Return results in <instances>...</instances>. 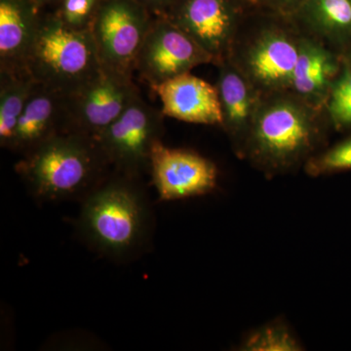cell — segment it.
I'll use <instances>...</instances> for the list:
<instances>
[{
    "label": "cell",
    "mask_w": 351,
    "mask_h": 351,
    "mask_svg": "<svg viewBox=\"0 0 351 351\" xmlns=\"http://www.w3.org/2000/svg\"><path fill=\"white\" fill-rule=\"evenodd\" d=\"M330 130L325 110L291 90L263 95L240 159L267 179L293 174L326 149Z\"/></svg>",
    "instance_id": "obj_1"
},
{
    "label": "cell",
    "mask_w": 351,
    "mask_h": 351,
    "mask_svg": "<svg viewBox=\"0 0 351 351\" xmlns=\"http://www.w3.org/2000/svg\"><path fill=\"white\" fill-rule=\"evenodd\" d=\"M75 225L92 250L127 262L151 243L154 211L140 179L114 172L82 201Z\"/></svg>",
    "instance_id": "obj_2"
},
{
    "label": "cell",
    "mask_w": 351,
    "mask_h": 351,
    "mask_svg": "<svg viewBox=\"0 0 351 351\" xmlns=\"http://www.w3.org/2000/svg\"><path fill=\"white\" fill-rule=\"evenodd\" d=\"M108 168L95 141L71 132L48 138L15 165L29 195L41 203L82 202L105 181Z\"/></svg>",
    "instance_id": "obj_3"
},
{
    "label": "cell",
    "mask_w": 351,
    "mask_h": 351,
    "mask_svg": "<svg viewBox=\"0 0 351 351\" xmlns=\"http://www.w3.org/2000/svg\"><path fill=\"white\" fill-rule=\"evenodd\" d=\"M258 8L245 16L228 60L263 95L290 90L301 29L291 16Z\"/></svg>",
    "instance_id": "obj_4"
},
{
    "label": "cell",
    "mask_w": 351,
    "mask_h": 351,
    "mask_svg": "<svg viewBox=\"0 0 351 351\" xmlns=\"http://www.w3.org/2000/svg\"><path fill=\"white\" fill-rule=\"evenodd\" d=\"M101 69L90 29H71L56 11L43 14L25 66L34 82L66 95L82 86Z\"/></svg>",
    "instance_id": "obj_5"
},
{
    "label": "cell",
    "mask_w": 351,
    "mask_h": 351,
    "mask_svg": "<svg viewBox=\"0 0 351 351\" xmlns=\"http://www.w3.org/2000/svg\"><path fill=\"white\" fill-rule=\"evenodd\" d=\"M163 117L138 95L97 138L95 142L114 172L135 179L149 172L152 149L162 138Z\"/></svg>",
    "instance_id": "obj_6"
},
{
    "label": "cell",
    "mask_w": 351,
    "mask_h": 351,
    "mask_svg": "<svg viewBox=\"0 0 351 351\" xmlns=\"http://www.w3.org/2000/svg\"><path fill=\"white\" fill-rule=\"evenodd\" d=\"M138 95L132 76L101 66L82 86L63 95V132L96 141Z\"/></svg>",
    "instance_id": "obj_7"
},
{
    "label": "cell",
    "mask_w": 351,
    "mask_h": 351,
    "mask_svg": "<svg viewBox=\"0 0 351 351\" xmlns=\"http://www.w3.org/2000/svg\"><path fill=\"white\" fill-rule=\"evenodd\" d=\"M152 20L136 0H101L90 27L101 66L132 76Z\"/></svg>",
    "instance_id": "obj_8"
},
{
    "label": "cell",
    "mask_w": 351,
    "mask_h": 351,
    "mask_svg": "<svg viewBox=\"0 0 351 351\" xmlns=\"http://www.w3.org/2000/svg\"><path fill=\"white\" fill-rule=\"evenodd\" d=\"M214 58L165 16L154 17L140 52L135 71L152 88L176 76L191 73Z\"/></svg>",
    "instance_id": "obj_9"
},
{
    "label": "cell",
    "mask_w": 351,
    "mask_h": 351,
    "mask_svg": "<svg viewBox=\"0 0 351 351\" xmlns=\"http://www.w3.org/2000/svg\"><path fill=\"white\" fill-rule=\"evenodd\" d=\"M245 12L241 0H178L165 16L215 60L230 55Z\"/></svg>",
    "instance_id": "obj_10"
},
{
    "label": "cell",
    "mask_w": 351,
    "mask_h": 351,
    "mask_svg": "<svg viewBox=\"0 0 351 351\" xmlns=\"http://www.w3.org/2000/svg\"><path fill=\"white\" fill-rule=\"evenodd\" d=\"M149 172L160 201L207 195L218 186L213 161L191 149L166 147L162 141L152 149Z\"/></svg>",
    "instance_id": "obj_11"
},
{
    "label": "cell",
    "mask_w": 351,
    "mask_h": 351,
    "mask_svg": "<svg viewBox=\"0 0 351 351\" xmlns=\"http://www.w3.org/2000/svg\"><path fill=\"white\" fill-rule=\"evenodd\" d=\"M218 89L221 112V128L232 152L241 156L249 132L257 115L263 94L228 59L217 64Z\"/></svg>",
    "instance_id": "obj_12"
},
{
    "label": "cell",
    "mask_w": 351,
    "mask_h": 351,
    "mask_svg": "<svg viewBox=\"0 0 351 351\" xmlns=\"http://www.w3.org/2000/svg\"><path fill=\"white\" fill-rule=\"evenodd\" d=\"M162 104L164 117L188 123L221 126V105L216 85L184 73L152 88Z\"/></svg>",
    "instance_id": "obj_13"
},
{
    "label": "cell",
    "mask_w": 351,
    "mask_h": 351,
    "mask_svg": "<svg viewBox=\"0 0 351 351\" xmlns=\"http://www.w3.org/2000/svg\"><path fill=\"white\" fill-rule=\"evenodd\" d=\"M341 63V53L313 36L302 34L299 56L291 80V91L309 105L325 110Z\"/></svg>",
    "instance_id": "obj_14"
},
{
    "label": "cell",
    "mask_w": 351,
    "mask_h": 351,
    "mask_svg": "<svg viewBox=\"0 0 351 351\" xmlns=\"http://www.w3.org/2000/svg\"><path fill=\"white\" fill-rule=\"evenodd\" d=\"M40 9L36 0H0V73H27Z\"/></svg>",
    "instance_id": "obj_15"
},
{
    "label": "cell",
    "mask_w": 351,
    "mask_h": 351,
    "mask_svg": "<svg viewBox=\"0 0 351 351\" xmlns=\"http://www.w3.org/2000/svg\"><path fill=\"white\" fill-rule=\"evenodd\" d=\"M63 95L39 85L32 90L9 151L25 156L64 131Z\"/></svg>",
    "instance_id": "obj_16"
},
{
    "label": "cell",
    "mask_w": 351,
    "mask_h": 351,
    "mask_svg": "<svg viewBox=\"0 0 351 351\" xmlns=\"http://www.w3.org/2000/svg\"><path fill=\"white\" fill-rule=\"evenodd\" d=\"M291 17L302 34L331 49H351V0H304Z\"/></svg>",
    "instance_id": "obj_17"
},
{
    "label": "cell",
    "mask_w": 351,
    "mask_h": 351,
    "mask_svg": "<svg viewBox=\"0 0 351 351\" xmlns=\"http://www.w3.org/2000/svg\"><path fill=\"white\" fill-rule=\"evenodd\" d=\"M36 82L27 73H0V145L10 149L20 117Z\"/></svg>",
    "instance_id": "obj_18"
},
{
    "label": "cell",
    "mask_w": 351,
    "mask_h": 351,
    "mask_svg": "<svg viewBox=\"0 0 351 351\" xmlns=\"http://www.w3.org/2000/svg\"><path fill=\"white\" fill-rule=\"evenodd\" d=\"M325 112L332 131L351 133V49L341 54V68L328 97Z\"/></svg>",
    "instance_id": "obj_19"
},
{
    "label": "cell",
    "mask_w": 351,
    "mask_h": 351,
    "mask_svg": "<svg viewBox=\"0 0 351 351\" xmlns=\"http://www.w3.org/2000/svg\"><path fill=\"white\" fill-rule=\"evenodd\" d=\"M240 350L301 351L304 348L288 325L277 319L249 332Z\"/></svg>",
    "instance_id": "obj_20"
},
{
    "label": "cell",
    "mask_w": 351,
    "mask_h": 351,
    "mask_svg": "<svg viewBox=\"0 0 351 351\" xmlns=\"http://www.w3.org/2000/svg\"><path fill=\"white\" fill-rule=\"evenodd\" d=\"M311 178L326 177L351 171V133L337 144L313 156L304 168Z\"/></svg>",
    "instance_id": "obj_21"
},
{
    "label": "cell",
    "mask_w": 351,
    "mask_h": 351,
    "mask_svg": "<svg viewBox=\"0 0 351 351\" xmlns=\"http://www.w3.org/2000/svg\"><path fill=\"white\" fill-rule=\"evenodd\" d=\"M101 0H61L56 13L64 24L77 31L90 29Z\"/></svg>",
    "instance_id": "obj_22"
},
{
    "label": "cell",
    "mask_w": 351,
    "mask_h": 351,
    "mask_svg": "<svg viewBox=\"0 0 351 351\" xmlns=\"http://www.w3.org/2000/svg\"><path fill=\"white\" fill-rule=\"evenodd\" d=\"M304 1V0H254V3L267 10L292 16Z\"/></svg>",
    "instance_id": "obj_23"
},
{
    "label": "cell",
    "mask_w": 351,
    "mask_h": 351,
    "mask_svg": "<svg viewBox=\"0 0 351 351\" xmlns=\"http://www.w3.org/2000/svg\"><path fill=\"white\" fill-rule=\"evenodd\" d=\"M144 6L154 17L166 16L177 3L178 0H136Z\"/></svg>",
    "instance_id": "obj_24"
},
{
    "label": "cell",
    "mask_w": 351,
    "mask_h": 351,
    "mask_svg": "<svg viewBox=\"0 0 351 351\" xmlns=\"http://www.w3.org/2000/svg\"><path fill=\"white\" fill-rule=\"evenodd\" d=\"M36 1H38L39 5L43 7V5H45V4L51 3V2H60L61 0H36Z\"/></svg>",
    "instance_id": "obj_25"
},
{
    "label": "cell",
    "mask_w": 351,
    "mask_h": 351,
    "mask_svg": "<svg viewBox=\"0 0 351 351\" xmlns=\"http://www.w3.org/2000/svg\"><path fill=\"white\" fill-rule=\"evenodd\" d=\"M250 1L254 2V0H250Z\"/></svg>",
    "instance_id": "obj_26"
}]
</instances>
